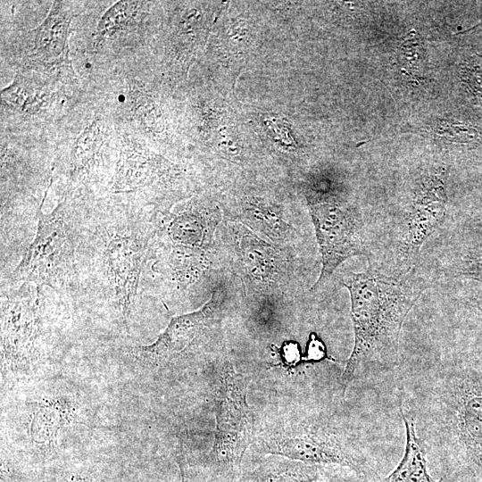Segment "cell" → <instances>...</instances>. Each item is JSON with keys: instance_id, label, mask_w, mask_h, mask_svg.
Wrapping results in <instances>:
<instances>
[{"instance_id": "cell-13", "label": "cell", "mask_w": 482, "mask_h": 482, "mask_svg": "<svg viewBox=\"0 0 482 482\" xmlns=\"http://www.w3.org/2000/svg\"><path fill=\"white\" fill-rule=\"evenodd\" d=\"M241 266L246 277L259 287L269 289L283 281L286 270L283 259L276 249L250 232L241 236L238 243Z\"/></svg>"}, {"instance_id": "cell-9", "label": "cell", "mask_w": 482, "mask_h": 482, "mask_svg": "<svg viewBox=\"0 0 482 482\" xmlns=\"http://www.w3.org/2000/svg\"><path fill=\"white\" fill-rule=\"evenodd\" d=\"M74 16L67 3L54 1L44 21L28 32L25 57L49 71L70 68L69 37Z\"/></svg>"}, {"instance_id": "cell-16", "label": "cell", "mask_w": 482, "mask_h": 482, "mask_svg": "<svg viewBox=\"0 0 482 482\" xmlns=\"http://www.w3.org/2000/svg\"><path fill=\"white\" fill-rule=\"evenodd\" d=\"M405 429L403 455L394 470L378 482H441L430 474L424 449L416 435L411 416L399 407Z\"/></svg>"}, {"instance_id": "cell-23", "label": "cell", "mask_w": 482, "mask_h": 482, "mask_svg": "<svg viewBox=\"0 0 482 482\" xmlns=\"http://www.w3.org/2000/svg\"><path fill=\"white\" fill-rule=\"evenodd\" d=\"M459 272L482 283V249L470 252L460 262Z\"/></svg>"}, {"instance_id": "cell-2", "label": "cell", "mask_w": 482, "mask_h": 482, "mask_svg": "<svg viewBox=\"0 0 482 482\" xmlns=\"http://www.w3.org/2000/svg\"><path fill=\"white\" fill-rule=\"evenodd\" d=\"M351 299L354 341L339 378L344 395L361 378L396 370L403 323L422 292L406 277L388 276L372 267L349 272L342 280Z\"/></svg>"}, {"instance_id": "cell-14", "label": "cell", "mask_w": 482, "mask_h": 482, "mask_svg": "<svg viewBox=\"0 0 482 482\" xmlns=\"http://www.w3.org/2000/svg\"><path fill=\"white\" fill-rule=\"evenodd\" d=\"M254 465L239 470L230 482H312L328 466L312 465L278 455H262Z\"/></svg>"}, {"instance_id": "cell-26", "label": "cell", "mask_w": 482, "mask_h": 482, "mask_svg": "<svg viewBox=\"0 0 482 482\" xmlns=\"http://www.w3.org/2000/svg\"><path fill=\"white\" fill-rule=\"evenodd\" d=\"M469 81L473 91L478 95H482V67L476 66L468 72Z\"/></svg>"}, {"instance_id": "cell-11", "label": "cell", "mask_w": 482, "mask_h": 482, "mask_svg": "<svg viewBox=\"0 0 482 482\" xmlns=\"http://www.w3.org/2000/svg\"><path fill=\"white\" fill-rule=\"evenodd\" d=\"M445 214L444 183L433 179L423 185L404 220L400 251L406 262L414 259L422 244L442 224Z\"/></svg>"}, {"instance_id": "cell-20", "label": "cell", "mask_w": 482, "mask_h": 482, "mask_svg": "<svg viewBox=\"0 0 482 482\" xmlns=\"http://www.w3.org/2000/svg\"><path fill=\"white\" fill-rule=\"evenodd\" d=\"M169 234L180 245L197 248L204 242V220L191 212L181 213L170 223Z\"/></svg>"}, {"instance_id": "cell-15", "label": "cell", "mask_w": 482, "mask_h": 482, "mask_svg": "<svg viewBox=\"0 0 482 482\" xmlns=\"http://www.w3.org/2000/svg\"><path fill=\"white\" fill-rule=\"evenodd\" d=\"M75 405L63 396L45 398L36 404L29 426L30 437L37 445H50L59 431L74 419Z\"/></svg>"}, {"instance_id": "cell-21", "label": "cell", "mask_w": 482, "mask_h": 482, "mask_svg": "<svg viewBox=\"0 0 482 482\" xmlns=\"http://www.w3.org/2000/svg\"><path fill=\"white\" fill-rule=\"evenodd\" d=\"M132 116L147 131L157 129L158 115L151 97L138 86H130L128 94Z\"/></svg>"}, {"instance_id": "cell-22", "label": "cell", "mask_w": 482, "mask_h": 482, "mask_svg": "<svg viewBox=\"0 0 482 482\" xmlns=\"http://www.w3.org/2000/svg\"><path fill=\"white\" fill-rule=\"evenodd\" d=\"M170 257L174 275L182 284L194 280L200 271L202 258L192 247L180 245Z\"/></svg>"}, {"instance_id": "cell-5", "label": "cell", "mask_w": 482, "mask_h": 482, "mask_svg": "<svg viewBox=\"0 0 482 482\" xmlns=\"http://www.w3.org/2000/svg\"><path fill=\"white\" fill-rule=\"evenodd\" d=\"M61 206L49 214L38 210L35 238L12 273L16 280L61 287L74 274V252Z\"/></svg>"}, {"instance_id": "cell-27", "label": "cell", "mask_w": 482, "mask_h": 482, "mask_svg": "<svg viewBox=\"0 0 482 482\" xmlns=\"http://www.w3.org/2000/svg\"><path fill=\"white\" fill-rule=\"evenodd\" d=\"M177 464L179 469L180 480L181 482H194L189 474L187 472L186 460L183 452H179L177 454Z\"/></svg>"}, {"instance_id": "cell-4", "label": "cell", "mask_w": 482, "mask_h": 482, "mask_svg": "<svg viewBox=\"0 0 482 482\" xmlns=\"http://www.w3.org/2000/svg\"><path fill=\"white\" fill-rule=\"evenodd\" d=\"M247 378L229 360L219 370L215 397V430L209 466L218 476L231 478L241 469L255 435L254 418L247 403Z\"/></svg>"}, {"instance_id": "cell-17", "label": "cell", "mask_w": 482, "mask_h": 482, "mask_svg": "<svg viewBox=\"0 0 482 482\" xmlns=\"http://www.w3.org/2000/svg\"><path fill=\"white\" fill-rule=\"evenodd\" d=\"M104 143L102 124L95 120L79 135L71 152V163L74 172H88L96 165Z\"/></svg>"}, {"instance_id": "cell-19", "label": "cell", "mask_w": 482, "mask_h": 482, "mask_svg": "<svg viewBox=\"0 0 482 482\" xmlns=\"http://www.w3.org/2000/svg\"><path fill=\"white\" fill-rule=\"evenodd\" d=\"M140 2L119 1L100 18L96 29V43L113 36L132 21L140 9Z\"/></svg>"}, {"instance_id": "cell-10", "label": "cell", "mask_w": 482, "mask_h": 482, "mask_svg": "<svg viewBox=\"0 0 482 482\" xmlns=\"http://www.w3.org/2000/svg\"><path fill=\"white\" fill-rule=\"evenodd\" d=\"M144 245L132 235H114L105 249V269L125 321L134 304L144 256Z\"/></svg>"}, {"instance_id": "cell-8", "label": "cell", "mask_w": 482, "mask_h": 482, "mask_svg": "<svg viewBox=\"0 0 482 482\" xmlns=\"http://www.w3.org/2000/svg\"><path fill=\"white\" fill-rule=\"evenodd\" d=\"M221 309L219 292L195 312L174 317L164 331L149 345L134 348L133 354L150 367H161L174 359L218 317Z\"/></svg>"}, {"instance_id": "cell-3", "label": "cell", "mask_w": 482, "mask_h": 482, "mask_svg": "<svg viewBox=\"0 0 482 482\" xmlns=\"http://www.w3.org/2000/svg\"><path fill=\"white\" fill-rule=\"evenodd\" d=\"M262 455L347 469L369 481L375 466L361 430L327 411L266 423L253 441Z\"/></svg>"}, {"instance_id": "cell-25", "label": "cell", "mask_w": 482, "mask_h": 482, "mask_svg": "<svg viewBox=\"0 0 482 482\" xmlns=\"http://www.w3.org/2000/svg\"><path fill=\"white\" fill-rule=\"evenodd\" d=\"M308 356L311 360H320L326 356V348L322 342L316 338L315 336L312 337V340L309 344Z\"/></svg>"}, {"instance_id": "cell-1", "label": "cell", "mask_w": 482, "mask_h": 482, "mask_svg": "<svg viewBox=\"0 0 482 482\" xmlns=\"http://www.w3.org/2000/svg\"><path fill=\"white\" fill-rule=\"evenodd\" d=\"M399 407L414 422L441 482H482V362L451 353H400Z\"/></svg>"}, {"instance_id": "cell-12", "label": "cell", "mask_w": 482, "mask_h": 482, "mask_svg": "<svg viewBox=\"0 0 482 482\" xmlns=\"http://www.w3.org/2000/svg\"><path fill=\"white\" fill-rule=\"evenodd\" d=\"M162 172L160 158L139 143L123 140L112 189L129 192L146 187Z\"/></svg>"}, {"instance_id": "cell-6", "label": "cell", "mask_w": 482, "mask_h": 482, "mask_svg": "<svg viewBox=\"0 0 482 482\" xmlns=\"http://www.w3.org/2000/svg\"><path fill=\"white\" fill-rule=\"evenodd\" d=\"M309 208L322 262L312 287L315 290L343 262L368 252L363 220L354 207L334 201H312Z\"/></svg>"}, {"instance_id": "cell-18", "label": "cell", "mask_w": 482, "mask_h": 482, "mask_svg": "<svg viewBox=\"0 0 482 482\" xmlns=\"http://www.w3.org/2000/svg\"><path fill=\"white\" fill-rule=\"evenodd\" d=\"M2 101L22 113L35 114L49 104V94L17 76L2 90Z\"/></svg>"}, {"instance_id": "cell-7", "label": "cell", "mask_w": 482, "mask_h": 482, "mask_svg": "<svg viewBox=\"0 0 482 482\" xmlns=\"http://www.w3.org/2000/svg\"><path fill=\"white\" fill-rule=\"evenodd\" d=\"M38 332L37 291H24L5 303L2 311V350L11 369H23L34 361Z\"/></svg>"}, {"instance_id": "cell-28", "label": "cell", "mask_w": 482, "mask_h": 482, "mask_svg": "<svg viewBox=\"0 0 482 482\" xmlns=\"http://www.w3.org/2000/svg\"><path fill=\"white\" fill-rule=\"evenodd\" d=\"M68 482H99V481L94 478H89L87 476L74 474L70 477Z\"/></svg>"}, {"instance_id": "cell-24", "label": "cell", "mask_w": 482, "mask_h": 482, "mask_svg": "<svg viewBox=\"0 0 482 482\" xmlns=\"http://www.w3.org/2000/svg\"><path fill=\"white\" fill-rule=\"evenodd\" d=\"M332 466H328L322 476L312 482H370L359 477L354 472L342 473L338 471H329Z\"/></svg>"}]
</instances>
